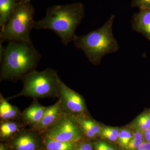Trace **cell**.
I'll list each match as a JSON object with an SVG mask.
<instances>
[{"mask_svg":"<svg viewBox=\"0 0 150 150\" xmlns=\"http://www.w3.org/2000/svg\"><path fill=\"white\" fill-rule=\"evenodd\" d=\"M131 27L150 41V8L140 9L139 13H134L131 20Z\"/></svg>","mask_w":150,"mask_h":150,"instance_id":"11","label":"cell"},{"mask_svg":"<svg viewBox=\"0 0 150 150\" xmlns=\"http://www.w3.org/2000/svg\"><path fill=\"white\" fill-rule=\"evenodd\" d=\"M64 113L58 99L55 104L48 106L39 123L31 129L43 134L55 124Z\"/></svg>","mask_w":150,"mask_h":150,"instance_id":"9","label":"cell"},{"mask_svg":"<svg viewBox=\"0 0 150 150\" xmlns=\"http://www.w3.org/2000/svg\"><path fill=\"white\" fill-rule=\"evenodd\" d=\"M144 137L147 142H150V128L144 132Z\"/></svg>","mask_w":150,"mask_h":150,"instance_id":"24","label":"cell"},{"mask_svg":"<svg viewBox=\"0 0 150 150\" xmlns=\"http://www.w3.org/2000/svg\"><path fill=\"white\" fill-rule=\"evenodd\" d=\"M138 128L144 132L150 128V111L147 112L139 116L137 121Z\"/></svg>","mask_w":150,"mask_h":150,"instance_id":"16","label":"cell"},{"mask_svg":"<svg viewBox=\"0 0 150 150\" xmlns=\"http://www.w3.org/2000/svg\"><path fill=\"white\" fill-rule=\"evenodd\" d=\"M40 134L33 129L26 128L14 137L12 144L15 150H37L39 148Z\"/></svg>","mask_w":150,"mask_h":150,"instance_id":"8","label":"cell"},{"mask_svg":"<svg viewBox=\"0 0 150 150\" xmlns=\"http://www.w3.org/2000/svg\"><path fill=\"white\" fill-rule=\"evenodd\" d=\"M58 99L62 109L67 114L74 117L76 115L83 114L86 111L85 103L82 97L69 88L62 80L60 83Z\"/></svg>","mask_w":150,"mask_h":150,"instance_id":"7","label":"cell"},{"mask_svg":"<svg viewBox=\"0 0 150 150\" xmlns=\"http://www.w3.org/2000/svg\"><path fill=\"white\" fill-rule=\"evenodd\" d=\"M143 142H144V140H143V136L142 133L139 132H136L132 136V139L129 142L126 148L129 150H135L136 149H138L139 146Z\"/></svg>","mask_w":150,"mask_h":150,"instance_id":"18","label":"cell"},{"mask_svg":"<svg viewBox=\"0 0 150 150\" xmlns=\"http://www.w3.org/2000/svg\"><path fill=\"white\" fill-rule=\"evenodd\" d=\"M35 9L30 0H19L4 29L1 30V43L6 41H31Z\"/></svg>","mask_w":150,"mask_h":150,"instance_id":"5","label":"cell"},{"mask_svg":"<svg viewBox=\"0 0 150 150\" xmlns=\"http://www.w3.org/2000/svg\"><path fill=\"white\" fill-rule=\"evenodd\" d=\"M76 150H93V148L91 144L85 143L81 145Z\"/></svg>","mask_w":150,"mask_h":150,"instance_id":"22","label":"cell"},{"mask_svg":"<svg viewBox=\"0 0 150 150\" xmlns=\"http://www.w3.org/2000/svg\"><path fill=\"white\" fill-rule=\"evenodd\" d=\"M0 150H8L5 145L1 144L0 145Z\"/></svg>","mask_w":150,"mask_h":150,"instance_id":"25","label":"cell"},{"mask_svg":"<svg viewBox=\"0 0 150 150\" xmlns=\"http://www.w3.org/2000/svg\"><path fill=\"white\" fill-rule=\"evenodd\" d=\"M81 132L74 118L65 112L55 124L43 134V136L56 141L76 143L81 138Z\"/></svg>","mask_w":150,"mask_h":150,"instance_id":"6","label":"cell"},{"mask_svg":"<svg viewBox=\"0 0 150 150\" xmlns=\"http://www.w3.org/2000/svg\"><path fill=\"white\" fill-rule=\"evenodd\" d=\"M21 80L23 84L21 91L6 98L7 100L22 96L34 99L59 98L62 80L55 70L49 68L41 71L33 70L25 75Z\"/></svg>","mask_w":150,"mask_h":150,"instance_id":"4","label":"cell"},{"mask_svg":"<svg viewBox=\"0 0 150 150\" xmlns=\"http://www.w3.org/2000/svg\"><path fill=\"white\" fill-rule=\"evenodd\" d=\"M26 128L21 120L0 121V137L3 139L11 138Z\"/></svg>","mask_w":150,"mask_h":150,"instance_id":"13","label":"cell"},{"mask_svg":"<svg viewBox=\"0 0 150 150\" xmlns=\"http://www.w3.org/2000/svg\"><path fill=\"white\" fill-rule=\"evenodd\" d=\"M48 107L41 105L37 99H34L33 102L22 112L21 121L28 128L33 129L42 119Z\"/></svg>","mask_w":150,"mask_h":150,"instance_id":"10","label":"cell"},{"mask_svg":"<svg viewBox=\"0 0 150 150\" xmlns=\"http://www.w3.org/2000/svg\"><path fill=\"white\" fill-rule=\"evenodd\" d=\"M19 0H0L1 30L5 26Z\"/></svg>","mask_w":150,"mask_h":150,"instance_id":"14","label":"cell"},{"mask_svg":"<svg viewBox=\"0 0 150 150\" xmlns=\"http://www.w3.org/2000/svg\"><path fill=\"white\" fill-rule=\"evenodd\" d=\"M131 6L140 9L150 8V0H132Z\"/></svg>","mask_w":150,"mask_h":150,"instance_id":"20","label":"cell"},{"mask_svg":"<svg viewBox=\"0 0 150 150\" xmlns=\"http://www.w3.org/2000/svg\"><path fill=\"white\" fill-rule=\"evenodd\" d=\"M43 143L46 150H74L75 143L56 141L43 136Z\"/></svg>","mask_w":150,"mask_h":150,"instance_id":"15","label":"cell"},{"mask_svg":"<svg viewBox=\"0 0 150 150\" xmlns=\"http://www.w3.org/2000/svg\"><path fill=\"white\" fill-rule=\"evenodd\" d=\"M132 138L131 133L129 131L123 130L119 132L118 139L122 146L126 147Z\"/></svg>","mask_w":150,"mask_h":150,"instance_id":"19","label":"cell"},{"mask_svg":"<svg viewBox=\"0 0 150 150\" xmlns=\"http://www.w3.org/2000/svg\"><path fill=\"white\" fill-rule=\"evenodd\" d=\"M84 17V6L81 2L51 6L44 18L34 22L33 28L53 30L67 46L74 41L76 29Z\"/></svg>","mask_w":150,"mask_h":150,"instance_id":"2","label":"cell"},{"mask_svg":"<svg viewBox=\"0 0 150 150\" xmlns=\"http://www.w3.org/2000/svg\"><path fill=\"white\" fill-rule=\"evenodd\" d=\"M22 112L19 108L10 104L0 93V121L21 120Z\"/></svg>","mask_w":150,"mask_h":150,"instance_id":"12","label":"cell"},{"mask_svg":"<svg viewBox=\"0 0 150 150\" xmlns=\"http://www.w3.org/2000/svg\"><path fill=\"white\" fill-rule=\"evenodd\" d=\"M115 18L112 15L101 27L85 35H76L73 41L75 47L82 50L94 65L99 64L105 55L119 50V44L112 31Z\"/></svg>","mask_w":150,"mask_h":150,"instance_id":"3","label":"cell"},{"mask_svg":"<svg viewBox=\"0 0 150 150\" xmlns=\"http://www.w3.org/2000/svg\"><path fill=\"white\" fill-rule=\"evenodd\" d=\"M137 150H150V142H144L139 146Z\"/></svg>","mask_w":150,"mask_h":150,"instance_id":"23","label":"cell"},{"mask_svg":"<svg viewBox=\"0 0 150 150\" xmlns=\"http://www.w3.org/2000/svg\"><path fill=\"white\" fill-rule=\"evenodd\" d=\"M41 56L31 41H11L1 44L0 81L16 82L35 70Z\"/></svg>","mask_w":150,"mask_h":150,"instance_id":"1","label":"cell"},{"mask_svg":"<svg viewBox=\"0 0 150 150\" xmlns=\"http://www.w3.org/2000/svg\"><path fill=\"white\" fill-rule=\"evenodd\" d=\"M95 149L96 150H115L107 143L103 142H100L95 145Z\"/></svg>","mask_w":150,"mask_h":150,"instance_id":"21","label":"cell"},{"mask_svg":"<svg viewBox=\"0 0 150 150\" xmlns=\"http://www.w3.org/2000/svg\"><path fill=\"white\" fill-rule=\"evenodd\" d=\"M101 136L111 141H116L118 139L119 131L115 128L106 127L101 130Z\"/></svg>","mask_w":150,"mask_h":150,"instance_id":"17","label":"cell"}]
</instances>
